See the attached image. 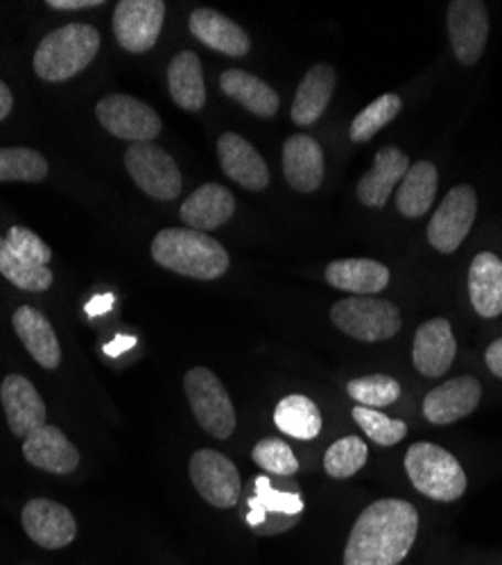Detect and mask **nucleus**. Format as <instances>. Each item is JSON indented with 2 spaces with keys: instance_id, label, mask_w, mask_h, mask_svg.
<instances>
[{
  "instance_id": "19",
  "label": "nucleus",
  "mask_w": 502,
  "mask_h": 565,
  "mask_svg": "<svg viewBox=\"0 0 502 565\" xmlns=\"http://www.w3.org/2000/svg\"><path fill=\"white\" fill-rule=\"evenodd\" d=\"M284 174L297 193H314L324 181V152L306 134L290 136L284 146Z\"/></svg>"
},
{
  "instance_id": "1",
  "label": "nucleus",
  "mask_w": 502,
  "mask_h": 565,
  "mask_svg": "<svg viewBox=\"0 0 502 565\" xmlns=\"http://www.w3.org/2000/svg\"><path fill=\"white\" fill-rule=\"evenodd\" d=\"M419 532L417 509L385 498L364 509L351 530L344 565H398L413 550Z\"/></svg>"
},
{
  "instance_id": "25",
  "label": "nucleus",
  "mask_w": 502,
  "mask_h": 565,
  "mask_svg": "<svg viewBox=\"0 0 502 565\" xmlns=\"http://www.w3.org/2000/svg\"><path fill=\"white\" fill-rule=\"evenodd\" d=\"M335 68L329 64H314L306 77L301 79L297 96L292 103V122L299 127H308L324 116L333 90H335Z\"/></svg>"
},
{
  "instance_id": "31",
  "label": "nucleus",
  "mask_w": 502,
  "mask_h": 565,
  "mask_svg": "<svg viewBox=\"0 0 502 565\" xmlns=\"http://www.w3.org/2000/svg\"><path fill=\"white\" fill-rule=\"evenodd\" d=\"M0 274L28 292H45L53 286V271L19 256L6 238H0Z\"/></svg>"
},
{
  "instance_id": "17",
  "label": "nucleus",
  "mask_w": 502,
  "mask_h": 565,
  "mask_svg": "<svg viewBox=\"0 0 502 565\" xmlns=\"http://www.w3.org/2000/svg\"><path fill=\"white\" fill-rule=\"evenodd\" d=\"M23 457L34 468L53 476H71L79 466V452L68 437L55 426H41L23 441Z\"/></svg>"
},
{
  "instance_id": "44",
  "label": "nucleus",
  "mask_w": 502,
  "mask_h": 565,
  "mask_svg": "<svg viewBox=\"0 0 502 565\" xmlns=\"http://www.w3.org/2000/svg\"><path fill=\"white\" fill-rule=\"evenodd\" d=\"M111 303H114V297H111V295H107V297H96L94 301H90V303L86 306V312H88L90 317H98V315L107 312V310L111 308Z\"/></svg>"
},
{
  "instance_id": "9",
  "label": "nucleus",
  "mask_w": 502,
  "mask_h": 565,
  "mask_svg": "<svg viewBox=\"0 0 502 565\" xmlns=\"http://www.w3.org/2000/svg\"><path fill=\"white\" fill-rule=\"evenodd\" d=\"M191 480L197 493L217 509L236 507L243 491L236 463L211 448H202L191 457Z\"/></svg>"
},
{
  "instance_id": "24",
  "label": "nucleus",
  "mask_w": 502,
  "mask_h": 565,
  "mask_svg": "<svg viewBox=\"0 0 502 565\" xmlns=\"http://www.w3.org/2000/svg\"><path fill=\"white\" fill-rule=\"evenodd\" d=\"M191 32L197 36L209 49L229 55V57H245L249 53V36L247 32L234 23L232 19H226L224 14L202 8L191 14Z\"/></svg>"
},
{
  "instance_id": "4",
  "label": "nucleus",
  "mask_w": 502,
  "mask_h": 565,
  "mask_svg": "<svg viewBox=\"0 0 502 565\" xmlns=\"http://www.w3.org/2000/svg\"><path fill=\"white\" fill-rule=\"evenodd\" d=\"M409 482L419 493L437 502H455L467 491V473L448 450L437 444L419 441L405 455Z\"/></svg>"
},
{
  "instance_id": "38",
  "label": "nucleus",
  "mask_w": 502,
  "mask_h": 565,
  "mask_svg": "<svg viewBox=\"0 0 502 565\" xmlns=\"http://www.w3.org/2000/svg\"><path fill=\"white\" fill-rule=\"evenodd\" d=\"M252 459L269 476L292 478L299 470V459L295 457L292 448L277 437L258 441L252 450Z\"/></svg>"
},
{
  "instance_id": "20",
  "label": "nucleus",
  "mask_w": 502,
  "mask_h": 565,
  "mask_svg": "<svg viewBox=\"0 0 502 565\" xmlns=\"http://www.w3.org/2000/svg\"><path fill=\"white\" fill-rule=\"evenodd\" d=\"M236 213V200L229 188L220 183H204L181 204L179 217L195 231H213L229 222Z\"/></svg>"
},
{
  "instance_id": "29",
  "label": "nucleus",
  "mask_w": 502,
  "mask_h": 565,
  "mask_svg": "<svg viewBox=\"0 0 502 565\" xmlns=\"http://www.w3.org/2000/svg\"><path fill=\"white\" fill-rule=\"evenodd\" d=\"M439 174L430 161L409 166L396 193V209L405 217H421L430 211L437 195Z\"/></svg>"
},
{
  "instance_id": "11",
  "label": "nucleus",
  "mask_w": 502,
  "mask_h": 565,
  "mask_svg": "<svg viewBox=\"0 0 502 565\" xmlns=\"http://www.w3.org/2000/svg\"><path fill=\"white\" fill-rule=\"evenodd\" d=\"M163 0H122L114 12V34L127 53H148L161 34Z\"/></svg>"
},
{
  "instance_id": "37",
  "label": "nucleus",
  "mask_w": 502,
  "mask_h": 565,
  "mask_svg": "<svg viewBox=\"0 0 502 565\" xmlns=\"http://www.w3.org/2000/svg\"><path fill=\"white\" fill-rule=\"evenodd\" d=\"M353 418H355L357 426L364 430V435H367L372 441H376L378 446H396L407 435V426L403 420L389 418L378 409L355 405L353 407Z\"/></svg>"
},
{
  "instance_id": "32",
  "label": "nucleus",
  "mask_w": 502,
  "mask_h": 565,
  "mask_svg": "<svg viewBox=\"0 0 502 565\" xmlns=\"http://www.w3.org/2000/svg\"><path fill=\"white\" fill-rule=\"evenodd\" d=\"M254 489H256V495L249 498V515H247V523L254 525V527L265 523L267 513L299 515L303 511V502H301L299 493H288V491L274 489V484L265 476L256 478Z\"/></svg>"
},
{
  "instance_id": "5",
  "label": "nucleus",
  "mask_w": 502,
  "mask_h": 565,
  "mask_svg": "<svg viewBox=\"0 0 502 565\" xmlns=\"http://www.w3.org/2000/svg\"><path fill=\"white\" fill-rule=\"evenodd\" d=\"M184 390L202 430L215 439H229L236 430V409L217 375L206 366H195L184 375Z\"/></svg>"
},
{
  "instance_id": "27",
  "label": "nucleus",
  "mask_w": 502,
  "mask_h": 565,
  "mask_svg": "<svg viewBox=\"0 0 502 565\" xmlns=\"http://www.w3.org/2000/svg\"><path fill=\"white\" fill-rule=\"evenodd\" d=\"M469 297L476 312L484 319L502 315V260L482 252L473 258L469 269Z\"/></svg>"
},
{
  "instance_id": "42",
  "label": "nucleus",
  "mask_w": 502,
  "mask_h": 565,
  "mask_svg": "<svg viewBox=\"0 0 502 565\" xmlns=\"http://www.w3.org/2000/svg\"><path fill=\"white\" fill-rule=\"evenodd\" d=\"M12 107H14L12 90L3 79H0V120H6L12 114Z\"/></svg>"
},
{
  "instance_id": "34",
  "label": "nucleus",
  "mask_w": 502,
  "mask_h": 565,
  "mask_svg": "<svg viewBox=\"0 0 502 565\" xmlns=\"http://www.w3.org/2000/svg\"><path fill=\"white\" fill-rule=\"evenodd\" d=\"M370 450L360 437L338 439L324 455V468L333 480H349L367 463Z\"/></svg>"
},
{
  "instance_id": "21",
  "label": "nucleus",
  "mask_w": 502,
  "mask_h": 565,
  "mask_svg": "<svg viewBox=\"0 0 502 565\" xmlns=\"http://www.w3.org/2000/svg\"><path fill=\"white\" fill-rule=\"evenodd\" d=\"M12 323L19 340L23 342V347L28 349V353L34 358L39 366L53 371L62 364L60 340L53 331V323L45 319V315H41L32 306H21L14 312Z\"/></svg>"
},
{
  "instance_id": "14",
  "label": "nucleus",
  "mask_w": 502,
  "mask_h": 565,
  "mask_svg": "<svg viewBox=\"0 0 502 565\" xmlns=\"http://www.w3.org/2000/svg\"><path fill=\"white\" fill-rule=\"evenodd\" d=\"M482 401V385L473 375H460L432 392L424 401V414L435 426H450L460 418H467L476 412Z\"/></svg>"
},
{
  "instance_id": "3",
  "label": "nucleus",
  "mask_w": 502,
  "mask_h": 565,
  "mask_svg": "<svg viewBox=\"0 0 502 565\" xmlns=\"http://www.w3.org/2000/svg\"><path fill=\"white\" fill-rule=\"evenodd\" d=\"M100 51V32L86 23H68L45 34L34 53V73L45 82L79 75Z\"/></svg>"
},
{
  "instance_id": "30",
  "label": "nucleus",
  "mask_w": 502,
  "mask_h": 565,
  "mask_svg": "<svg viewBox=\"0 0 502 565\" xmlns=\"http://www.w3.org/2000/svg\"><path fill=\"white\" fill-rule=\"evenodd\" d=\"M274 426L292 439L310 441L322 430V412L308 396L292 394L274 409Z\"/></svg>"
},
{
  "instance_id": "15",
  "label": "nucleus",
  "mask_w": 502,
  "mask_h": 565,
  "mask_svg": "<svg viewBox=\"0 0 502 565\" xmlns=\"http://www.w3.org/2000/svg\"><path fill=\"white\" fill-rule=\"evenodd\" d=\"M0 401H3L8 426L14 437L25 439L41 426H45V403L34 385L19 373H10L0 385Z\"/></svg>"
},
{
  "instance_id": "36",
  "label": "nucleus",
  "mask_w": 502,
  "mask_h": 565,
  "mask_svg": "<svg viewBox=\"0 0 502 565\" xmlns=\"http://www.w3.org/2000/svg\"><path fill=\"white\" fill-rule=\"evenodd\" d=\"M346 392L357 405L381 409L398 401L400 385L394 379H389V375L374 373V375H362V379L351 381L346 385Z\"/></svg>"
},
{
  "instance_id": "40",
  "label": "nucleus",
  "mask_w": 502,
  "mask_h": 565,
  "mask_svg": "<svg viewBox=\"0 0 502 565\" xmlns=\"http://www.w3.org/2000/svg\"><path fill=\"white\" fill-rule=\"evenodd\" d=\"M484 362H487L489 371L495 375V379H500V381H502V338H500V340H495V342L487 349V353H484Z\"/></svg>"
},
{
  "instance_id": "6",
  "label": "nucleus",
  "mask_w": 502,
  "mask_h": 565,
  "mask_svg": "<svg viewBox=\"0 0 502 565\" xmlns=\"http://www.w3.org/2000/svg\"><path fill=\"white\" fill-rule=\"evenodd\" d=\"M333 323L353 340L383 342L400 331V312L378 297H349L333 306Z\"/></svg>"
},
{
  "instance_id": "2",
  "label": "nucleus",
  "mask_w": 502,
  "mask_h": 565,
  "mask_svg": "<svg viewBox=\"0 0 502 565\" xmlns=\"http://www.w3.org/2000/svg\"><path fill=\"white\" fill-rule=\"evenodd\" d=\"M152 258L157 265L197 280H215L229 269V254L195 228H163L152 241Z\"/></svg>"
},
{
  "instance_id": "41",
  "label": "nucleus",
  "mask_w": 502,
  "mask_h": 565,
  "mask_svg": "<svg viewBox=\"0 0 502 565\" xmlns=\"http://www.w3.org/2000/svg\"><path fill=\"white\" fill-rule=\"evenodd\" d=\"M103 0H49L53 10H86V8H103Z\"/></svg>"
},
{
  "instance_id": "16",
  "label": "nucleus",
  "mask_w": 502,
  "mask_h": 565,
  "mask_svg": "<svg viewBox=\"0 0 502 565\" xmlns=\"http://www.w3.org/2000/svg\"><path fill=\"white\" fill-rule=\"evenodd\" d=\"M458 355V342H455L452 328L444 317L430 319L419 326L413 344L415 369L426 379H439Z\"/></svg>"
},
{
  "instance_id": "22",
  "label": "nucleus",
  "mask_w": 502,
  "mask_h": 565,
  "mask_svg": "<svg viewBox=\"0 0 502 565\" xmlns=\"http://www.w3.org/2000/svg\"><path fill=\"white\" fill-rule=\"evenodd\" d=\"M409 170V159L398 148H383L376 152L374 168L357 183V200L370 209H383L392 198L394 185L403 181Z\"/></svg>"
},
{
  "instance_id": "23",
  "label": "nucleus",
  "mask_w": 502,
  "mask_h": 565,
  "mask_svg": "<svg viewBox=\"0 0 502 565\" xmlns=\"http://www.w3.org/2000/svg\"><path fill=\"white\" fill-rule=\"evenodd\" d=\"M327 280L342 292L372 297L389 286V269L372 258H342L327 267Z\"/></svg>"
},
{
  "instance_id": "28",
  "label": "nucleus",
  "mask_w": 502,
  "mask_h": 565,
  "mask_svg": "<svg viewBox=\"0 0 502 565\" xmlns=\"http://www.w3.org/2000/svg\"><path fill=\"white\" fill-rule=\"evenodd\" d=\"M168 88L177 107L200 111L206 105V84L202 62L193 51H181L168 66Z\"/></svg>"
},
{
  "instance_id": "12",
  "label": "nucleus",
  "mask_w": 502,
  "mask_h": 565,
  "mask_svg": "<svg viewBox=\"0 0 502 565\" xmlns=\"http://www.w3.org/2000/svg\"><path fill=\"white\" fill-rule=\"evenodd\" d=\"M448 34L458 62L464 66H476L487 49V6L480 0H455L448 6Z\"/></svg>"
},
{
  "instance_id": "43",
  "label": "nucleus",
  "mask_w": 502,
  "mask_h": 565,
  "mask_svg": "<svg viewBox=\"0 0 502 565\" xmlns=\"http://www.w3.org/2000/svg\"><path fill=\"white\" fill-rule=\"evenodd\" d=\"M136 344V340L133 338H125V335H118L111 344H107L105 347V353L107 355H111V358H118L122 351H127V349H131Z\"/></svg>"
},
{
  "instance_id": "7",
  "label": "nucleus",
  "mask_w": 502,
  "mask_h": 565,
  "mask_svg": "<svg viewBox=\"0 0 502 565\" xmlns=\"http://www.w3.org/2000/svg\"><path fill=\"white\" fill-rule=\"evenodd\" d=\"M125 168L141 191L159 202L177 200L181 193V172L174 159L152 143H131L125 150Z\"/></svg>"
},
{
  "instance_id": "35",
  "label": "nucleus",
  "mask_w": 502,
  "mask_h": 565,
  "mask_svg": "<svg viewBox=\"0 0 502 565\" xmlns=\"http://www.w3.org/2000/svg\"><path fill=\"white\" fill-rule=\"evenodd\" d=\"M49 161L28 148H0V181H43Z\"/></svg>"
},
{
  "instance_id": "18",
  "label": "nucleus",
  "mask_w": 502,
  "mask_h": 565,
  "mask_svg": "<svg viewBox=\"0 0 502 565\" xmlns=\"http://www.w3.org/2000/svg\"><path fill=\"white\" fill-rule=\"evenodd\" d=\"M217 157L224 174L247 191H263L269 183V170L258 150L238 134H222L217 140Z\"/></svg>"
},
{
  "instance_id": "33",
  "label": "nucleus",
  "mask_w": 502,
  "mask_h": 565,
  "mask_svg": "<svg viewBox=\"0 0 502 565\" xmlns=\"http://www.w3.org/2000/svg\"><path fill=\"white\" fill-rule=\"evenodd\" d=\"M403 109V103L394 93L376 98L370 107H364L351 122V140L355 143H367L385 125H389Z\"/></svg>"
},
{
  "instance_id": "8",
  "label": "nucleus",
  "mask_w": 502,
  "mask_h": 565,
  "mask_svg": "<svg viewBox=\"0 0 502 565\" xmlns=\"http://www.w3.org/2000/svg\"><path fill=\"white\" fill-rule=\"evenodd\" d=\"M478 215V195L471 185H455L428 224V243L439 254L458 252Z\"/></svg>"
},
{
  "instance_id": "10",
  "label": "nucleus",
  "mask_w": 502,
  "mask_h": 565,
  "mask_svg": "<svg viewBox=\"0 0 502 565\" xmlns=\"http://www.w3.org/2000/svg\"><path fill=\"white\" fill-rule=\"evenodd\" d=\"M100 125L116 138L131 143H152L161 134V116L146 103L131 96H107L96 105Z\"/></svg>"
},
{
  "instance_id": "39",
  "label": "nucleus",
  "mask_w": 502,
  "mask_h": 565,
  "mask_svg": "<svg viewBox=\"0 0 502 565\" xmlns=\"http://www.w3.org/2000/svg\"><path fill=\"white\" fill-rule=\"evenodd\" d=\"M8 245L23 258L36 263V265H45L49 267V263L53 260V252L51 247L45 245L36 233H32L30 228L25 226H12L10 233H8Z\"/></svg>"
},
{
  "instance_id": "13",
  "label": "nucleus",
  "mask_w": 502,
  "mask_h": 565,
  "mask_svg": "<svg viewBox=\"0 0 502 565\" xmlns=\"http://www.w3.org/2000/svg\"><path fill=\"white\" fill-rule=\"evenodd\" d=\"M21 521L25 534L43 550H62L77 536V523L71 509L49 498L30 500L23 507Z\"/></svg>"
},
{
  "instance_id": "26",
  "label": "nucleus",
  "mask_w": 502,
  "mask_h": 565,
  "mask_svg": "<svg viewBox=\"0 0 502 565\" xmlns=\"http://www.w3.org/2000/svg\"><path fill=\"white\" fill-rule=\"evenodd\" d=\"M220 88L224 90L226 98H234L247 111H252L254 116H260V118L277 116L279 105H281V98L277 90H274L267 82H263L260 77H256L247 71H241V68L224 71L220 77Z\"/></svg>"
}]
</instances>
